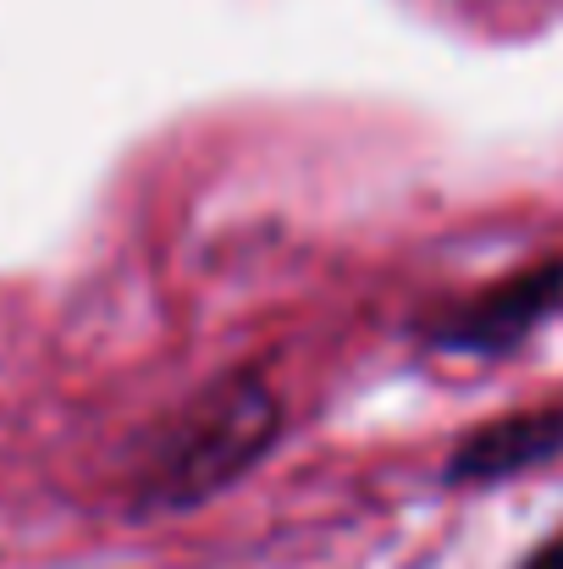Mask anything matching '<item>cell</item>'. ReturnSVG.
I'll list each match as a JSON object with an SVG mask.
<instances>
[{"instance_id":"3","label":"cell","mask_w":563,"mask_h":569,"mask_svg":"<svg viewBox=\"0 0 563 569\" xmlns=\"http://www.w3.org/2000/svg\"><path fill=\"white\" fill-rule=\"evenodd\" d=\"M563 453V403H531L514 415H497L486 426H475L453 459H448V481H503L520 470H536Z\"/></svg>"},{"instance_id":"4","label":"cell","mask_w":563,"mask_h":569,"mask_svg":"<svg viewBox=\"0 0 563 569\" xmlns=\"http://www.w3.org/2000/svg\"><path fill=\"white\" fill-rule=\"evenodd\" d=\"M520 569H563V531L559 537H547V542H542V548H536Z\"/></svg>"},{"instance_id":"1","label":"cell","mask_w":563,"mask_h":569,"mask_svg":"<svg viewBox=\"0 0 563 569\" xmlns=\"http://www.w3.org/2000/svg\"><path fill=\"white\" fill-rule=\"evenodd\" d=\"M282 409L254 371L210 381L155 431L139 470V509H193L232 487L271 448Z\"/></svg>"},{"instance_id":"2","label":"cell","mask_w":563,"mask_h":569,"mask_svg":"<svg viewBox=\"0 0 563 569\" xmlns=\"http://www.w3.org/2000/svg\"><path fill=\"white\" fill-rule=\"evenodd\" d=\"M563 299V260H542L531 271H514L509 282L442 310L425 321V338L436 349H459V355H503L520 338L536 332V321Z\"/></svg>"}]
</instances>
